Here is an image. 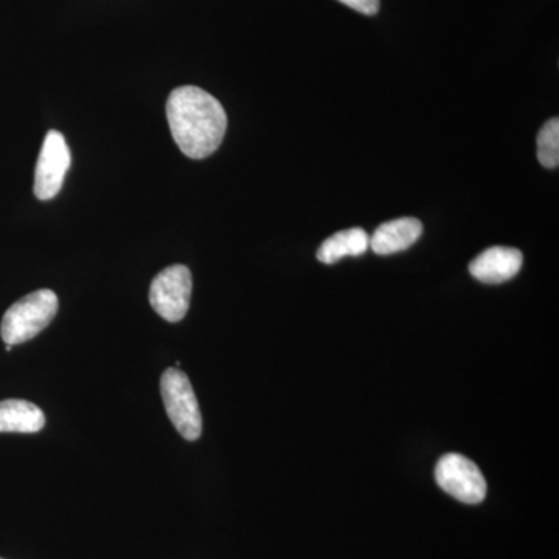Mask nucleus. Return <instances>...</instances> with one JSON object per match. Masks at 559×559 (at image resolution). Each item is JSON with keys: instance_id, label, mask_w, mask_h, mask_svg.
<instances>
[{"instance_id": "f257e3e1", "label": "nucleus", "mask_w": 559, "mask_h": 559, "mask_svg": "<svg viewBox=\"0 0 559 559\" xmlns=\"http://www.w3.org/2000/svg\"><path fill=\"white\" fill-rule=\"evenodd\" d=\"M167 117L176 145L190 159L212 156L226 135V110L201 87L182 86L173 91L167 102Z\"/></svg>"}, {"instance_id": "f03ea898", "label": "nucleus", "mask_w": 559, "mask_h": 559, "mask_svg": "<svg viewBox=\"0 0 559 559\" xmlns=\"http://www.w3.org/2000/svg\"><path fill=\"white\" fill-rule=\"evenodd\" d=\"M58 297L53 290L39 289L28 296L22 297L16 304L11 305L5 312L0 326V334L7 345L24 344L38 336L40 331L47 329L55 316H57Z\"/></svg>"}, {"instance_id": "7ed1b4c3", "label": "nucleus", "mask_w": 559, "mask_h": 559, "mask_svg": "<svg viewBox=\"0 0 559 559\" xmlns=\"http://www.w3.org/2000/svg\"><path fill=\"white\" fill-rule=\"evenodd\" d=\"M160 393L173 426L189 441L200 439L202 415L193 385L182 370L168 369L160 378Z\"/></svg>"}, {"instance_id": "20e7f679", "label": "nucleus", "mask_w": 559, "mask_h": 559, "mask_svg": "<svg viewBox=\"0 0 559 559\" xmlns=\"http://www.w3.org/2000/svg\"><path fill=\"white\" fill-rule=\"evenodd\" d=\"M191 289L193 280L189 267L183 264L167 267L151 283V307L167 322H180L189 312Z\"/></svg>"}, {"instance_id": "39448f33", "label": "nucleus", "mask_w": 559, "mask_h": 559, "mask_svg": "<svg viewBox=\"0 0 559 559\" xmlns=\"http://www.w3.org/2000/svg\"><path fill=\"white\" fill-rule=\"evenodd\" d=\"M436 480L448 495L463 503H480L487 496V481L476 463L460 454L443 455L437 463Z\"/></svg>"}, {"instance_id": "423d86ee", "label": "nucleus", "mask_w": 559, "mask_h": 559, "mask_svg": "<svg viewBox=\"0 0 559 559\" xmlns=\"http://www.w3.org/2000/svg\"><path fill=\"white\" fill-rule=\"evenodd\" d=\"M70 160L64 135L58 131L47 132L35 171V194L38 200H53L60 193Z\"/></svg>"}, {"instance_id": "0eeeda50", "label": "nucleus", "mask_w": 559, "mask_h": 559, "mask_svg": "<svg viewBox=\"0 0 559 559\" xmlns=\"http://www.w3.org/2000/svg\"><path fill=\"white\" fill-rule=\"evenodd\" d=\"M521 250L495 246L484 250L469 264V272L474 278L487 285H500L516 277L522 267Z\"/></svg>"}, {"instance_id": "6e6552de", "label": "nucleus", "mask_w": 559, "mask_h": 559, "mask_svg": "<svg viewBox=\"0 0 559 559\" xmlns=\"http://www.w3.org/2000/svg\"><path fill=\"white\" fill-rule=\"evenodd\" d=\"M423 224L415 218H400L381 224L370 237V249L378 255L403 252L418 241Z\"/></svg>"}, {"instance_id": "1a4fd4ad", "label": "nucleus", "mask_w": 559, "mask_h": 559, "mask_svg": "<svg viewBox=\"0 0 559 559\" xmlns=\"http://www.w3.org/2000/svg\"><path fill=\"white\" fill-rule=\"evenodd\" d=\"M46 426V415L24 400L0 401V433H35Z\"/></svg>"}, {"instance_id": "9d476101", "label": "nucleus", "mask_w": 559, "mask_h": 559, "mask_svg": "<svg viewBox=\"0 0 559 559\" xmlns=\"http://www.w3.org/2000/svg\"><path fill=\"white\" fill-rule=\"evenodd\" d=\"M370 249V237L367 231L355 229L342 230L322 242L318 250V260L325 264L337 263L345 257H360Z\"/></svg>"}, {"instance_id": "9b49d317", "label": "nucleus", "mask_w": 559, "mask_h": 559, "mask_svg": "<svg viewBox=\"0 0 559 559\" xmlns=\"http://www.w3.org/2000/svg\"><path fill=\"white\" fill-rule=\"evenodd\" d=\"M538 160L543 167L558 168L559 165V120L550 119L540 128L538 140Z\"/></svg>"}, {"instance_id": "f8f14e48", "label": "nucleus", "mask_w": 559, "mask_h": 559, "mask_svg": "<svg viewBox=\"0 0 559 559\" xmlns=\"http://www.w3.org/2000/svg\"><path fill=\"white\" fill-rule=\"evenodd\" d=\"M340 2L367 16H374L381 7L380 0H340Z\"/></svg>"}]
</instances>
